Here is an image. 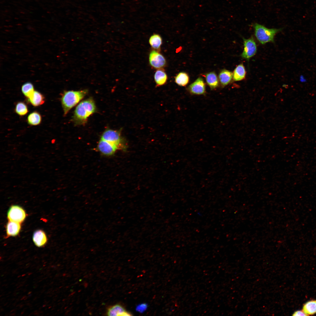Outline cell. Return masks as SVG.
<instances>
[{"instance_id":"1","label":"cell","mask_w":316,"mask_h":316,"mask_svg":"<svg viewBox=\"0 0 316 316\" xmlns=\"http://www.w3.org/2000/svg\"><path fill=\"white\" fill-rule=\"evenodd\" d=\"M97 111L94 100L90 97L80 102L76 107L72 118L75 126L84 125L88 118Z\"/></svg>"},{"instance_id":"2","label":"cell","mask_w":316,"mask_h":316,"mask_svg":"<svg viewBox=\"0 0 316 316\" xmlns=\"http://www.w3.org/2000/svg\"><path fill=\"white\" fill-rule=\"evenodd\" d=\"M88 91L87 89L77 91H64L61 94V98L63 115L66 116L72 108L85 96Z\"/></svg>"},{"instance_id":"3","label":"cell","mask_w":316,"mask_h":316,"mask_svg":"<svg viewBox=\"0 0 316 316\" xmlns=\"http://www.w3.org/2000/svg\"><path fill=\"white\" fill-rule=\"evenodd\" d=\"M253 26L257 39L262 44L269 42L274 43L275 35L283 29L282 28H269L257 23L253 24Z\"/></svg>"},{"instance_id":"4","label":"cell","mask_w":316,"mask_h":316,"mask_svg":"<svg viewBox=\"0 0 316 316\" xmlns=\"http://www.w3.org/2000/svg\"><path fill=\"white\" fill-rule=\"evenodd\" d=\"M101 138L114 145L118 150H122L125 148L120 130L107 128L102 134Z\"/></svg>"},{"instance_id":"5","label":"cell","mask_w":316,"mask_h":316,"mask_svg":"<svg viewBox=\"0 0 316 316\" xmlns=\"http://www.w3.org/2000/svg\"><path fill=\"white\" fill-rule=\"evenodd\" d=\"M243 50L241 56L243 59L249 61V59L254 56L257 51V46L253 37L248 39L243 37Z\"/></svg>"},{"instance_id":"6","label":"cell","mask_w":316,"mask_h":316,"mask_svg":"<svg viewBox=\"0 0 316 316\" xmlns=\"http://www.w3.org/2000/svg\"><path fill=\"white\" fill-rule=\"evenodd\" d=\"M26 217L25 211L17 205H12L7 212V217L9 221L20 223L24 221Z\"/></svg>"},{"instance_id":"7","label":"cell","mask_w":316,"mask_h":316,"mask_svg":"<svg viewBox=\"0 0 316 316\" xmlns=\"http://www.w3.org/2000/svg\"><path fill=\"white\" fill-rule=\"evenodd\" d=\"M149 61L151 66L156 68H163L166 64V61L164 56L154 50H152L150 52Z\"/></svg>"},{"instance_id":"8","label":"cell","mask_w":316,"mask_h":316,"mask_svg":"<svg viewBox=\"0 0 316 316\" xmlns=\"http://www.w3.org/2000/svg\"><path fill=\"white\" fill-rule=\"evenodd\" d=\"M97 148L101 154L106 156L112 155L118 150L115 146L101 138L98 142Z\"/></svg>"},{"instance_id":"9","label":"cell","mask_w":316,"mask_h":316,"mask_svg":"<svg viewBox=\"0 0 316 316\" xmlns=\"http://www.w3.org/2000/svg\"><path fill=\"white\" fill-rule=\"evenodd\" d=\"M190 92L192 94L201 95L205 92V85L203 79L198 78L189 85L188 88Z\"/></svg>"},{"instance_id":"10","label":"cell","mask_w":316,"mask_h":316,"mask_svg":"<svg viewBox=\"0 0 316 316\" xmlns=\"http://www.w3.org/2000/svg\"><path fill=\"white\" fill-rule=\"evenodd\" d=\"M107 314L108 316H126L131 315L127 312L124 308L119 304H116L109 307Z\"/></svg>"},{"instance_id":"11","label":"cell","mask_w":316,"mask_h":316,"mask_svg":"<svg viewBox=\"0 0 316 316\" xmlns=\"http://www.w3.org/2000/svg\"><path fill=\"white\" fill-rule=\"evenodd\" d=\"M32 239L35 245L38 247L44 246L47 241V238L45 233L41 230H37L34 232Z\"/></svg>"},{"instance_id":"12","label":"cell","mask_w":316,"mask_h":316,"mask_svg":"<svg viewBox=\"0 0 316 316\" xmlns=\"http://www.w3.org/2000/svg\"><path fill=\"white\" fill-rule=\"evenodd\" d=\"M29 102L34 107H38L43 104L45 102L44 96L40 92L35 90L30 97L28 98Z\"/></svg>"},{"instance_id":"13","label":"cell","mask_w":316,"mask_h":316,"mask_svg":"<svg viewBox=\"0 0 316 316\" xmlns=\"http://www.w3.org/2000/svg\"><path fill=\"white\" fill-rule=\"evenodd\" d=\"M21 229L20 223L9 221L6 226V232L8 236H15L19 233Z\"/></svg>"},{"instance_id":"14","label":"cell","mask_w":316,"mask_h":316,"mask_svg":"<svg viewBox=\"0 0 316 316\" xmlns=\"http://www.w3.org/2000/svg\"><path fill=\"white\" fill-rule=\"evenodd\" d=\"M233 77V73L226 69L221 71L219 75V79L222 87L228 85L231 81Z\"/></svg>"},{"instance_id":"15","label":"cell","mask_w":316,"mask_h":316,"mask_svg":"<svg viewBox=\"0 0 316 316\" xmlns=\"http://www.w3.org/2000/svg\"><path fill=\"white\" fill-rule=\"evenodd\" d=\"M246 71L243 63L238 65L233 73V78L235 81H240L244 79L246 75Z\"/></svg>"},{"instance_id":"16","label":"cell","mask_w":316,"mask_h":316,"mask_svg":"<svg viewBox=\"0 0 316 316\" xmlns=\"http://www.w3.org/2000/svg\"><path fill=\"white\" fill-rule=\"evenodd\" d=\"M206 82L211 89L216 88L219 84V81L216 74L212 72L206 75Z\"/></svg>"},{"instance_id":"17","label":"cell","mask_w":316,"mask_h":316,"mask_svg":"<svg viewBox=\"0 0 316 316\" xmlns=\"http://www.w3.org/2000/svg\"><path fill=\"white\" fill-rule=\"evenodd\" d=\"M307 316L316 313V300H311L306 302L303 305V310Z\"/></svg>"},{"instance_id":"18","label":"cell","mask_w":316,"mask_h":316,"mask_svg":"<svg viewBox=\"0 0 316 316\" xmlns=\"http://www.w3.org/2000/svg\"><path fill=\"white\" fill-rule=\"evenodd\" d=\"M167 75L164 71L162 69H159L155 72L154 75V79L156 84L158 86H161L164 84L166 82Z\"/></svg>"},{"instance_id":"19","label":"cell","mask_w":316,"mask_h":316,"mask_svg":"<svg viewBox=\"0 0 316 316\" xmlns=\"http://www.w3.org/2000/svg\"><path fill=\"white\" fill-rule=\"evenodd\" d=\"M42 121V116L40 114L36 111L29 114L27 118L28 124L31 126H37L40 124Z\"/></svg>"},{"instance_id":"20","label":"cell","mask_w":316,"mask_h":316,"mask_svg":"<svg viewBox=\"0 0 316 316\" xmlns=\"http://www.w3.org/2000/svg\"><path fill=\"white\" fill-rule=\"evenodd\" d=\"M189 77L186 73L181 72L179 73L175 77V82L179 86H184L188 83Z\"/></svg>"},{"instance_id":"21","label":"cell","mask_w":316,"mask_h":316,"mask_svg":"<svg viewBox=\"0 0 316 316\" xmlns=\"http://www.w3.org/2000/svg\"><path fill=\"white\" fill-rule=\"evenodd\" d=\"M149 42L153 48L158 49H159L162 44V39L159 35L154 34L150 37Z\"/></svg>"},{"instance_id":"22","label":"cell","mask_w":316,"mask_h":316,"mask_svg":"<svg viewBox=\"0 0 316 316\" xmlns=\"http://www.w3.org/2000/svg\"><path fill=\"white\" fill-rule=\"evenodd\" d=\"M21 91L24 95L28 98L35 91L34 86L30 82L25 83L22 86Z\"/></svg>"},{"instance_id":"23","label":"cell","mask_w":316,"mask_h":316,"mask_svg":"<svg viewBox=\"0 0 316 316\" xmlns=\"http://www.w3.org/2000/svg\"><path fill=\"white\" fill-rule=\"evenodd\" d=\"M15 111L19 115L23 116L27 114L28 109L27 105L25 103L19 102H18L16 105Z\"/></svg>"},{"instance_id":"24","label":"cell","mask_w":316,"mask_h":316,"mask_svg":"<svg viewBox=\"0 0 316 316\" xmlns=\"http://www.w3.org/2000/svg\"><path fill=\"white\" fill-rule=\"evenodd\" d=\"M147 308V304L142 303L138 305L136 308V310L140 312H142L146 309Z\"/></svg>"},{"instance_id":"25","label":"cell","mask_w":316,"mask_h":316,"mask_svg":"<svg viewBox=\"0 0 316 316\" xmlns=\"http://www.w3.org/2000/svg\"><path fill=\"white\" fill-rule=\"evenodd\" d=\"M293 316H307L303 310H298L295 311L292 315Z\"/></svg>"},{"instance_id":"26","label":"cell","mask_w":316,"mask_h":316,"mask_svg":"<svg viewBox=\"0 0 316 316\" xmlns=\"http://www.w3.org/2000/svg\"><path fill=\"white\" fill-rule=\"evenodd\" d=\"M299 80L300 82L305 83L307 81L306 79L303 75H301L300 76Z\"/></svg>"}]
</instances>
